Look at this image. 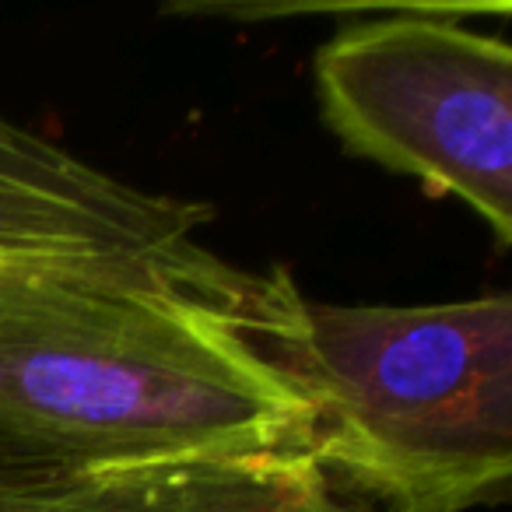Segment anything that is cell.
Here are the masks:
<instances>
[{
	"instance_id": "cell-1",
	"label": "cell",
	"mask_w": 512,
	"mask_h": 512,
	"mask_svg": "<svg viewBox=\"0 0 512 512\" xmlns=\"http://www.w3.org/2000/svg\"><path fill=\"white\" fill-rule=\"evenodd\" d=\"M204 221L0 116V425L81 474L309 449L313 414L260 348L285 267L228 264Z\"/></svg>"
},
{
	"instance_id": "cell-2",
	"label": "cell",
	"mask_w": 512,
	"mask_h": 512,
	"mask_svg": "<svg viewBox=\"0 0 512 512\" xmlns=\"http://www.w3.org/2000/svg\"><path fill=\"white\" fill-rule=\"evenodd\" d=\"M267 362L313 414L309 453L376 512H470L512 488V299L316 302L285 271Z\"/></svg>"
},
{
	"instance_id": "cell-3",
	"label": "cell",
	"mask_w": 512,
	"mask_h": 512,
	"mask_svg": "<svg viewBox=\"0 0 512 512\" xmlns=\"http://www.w3.org/2000/svg\"><path fill=\"white\" fill-rule=\"evenodd\" d=\"M393 8L341 25L316 50L323 123L358 158L456 197L512 246V50L460 15Z\"/></svg>"
},
{
	"instance_id": "cell-4",
	"label": "cell",
	"mask_w": 512,
	"mask_h": 512,
	"mask_svg": "<svg viewBox=\"0 0 512 512\" xmlns=\"http://www.w3.org/2000/svg\"><path fill=\"white\" fill-rule=\"evenodd\" d=\"M36 512H376L309 449H242L88 470Z\"/></svg>"
},
{
	"instance_id": "cell-5",
	"label": "cell",
	"mask_w": 512,
	"mask_h": 512,
	"mask_svg": "<svg viewBox=\"0 0 512 512\" xmlns=\"http://www.w3.org/2000/svg\"><path fill=\"white\" fill-rule=\"evenodd\" d=\"M74 477H81L78 467L0 425V512H36Z\"/></svg>"
}]
</instances>
